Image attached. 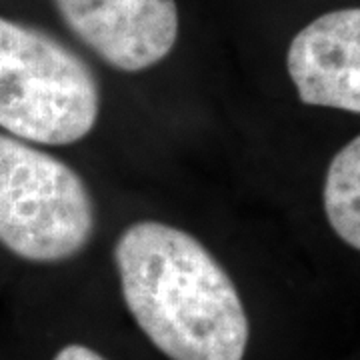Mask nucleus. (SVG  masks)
I'll use <instances>...</instances> for the list:
<instances>
[{
  "mask_svg": "<svg viewBox=\"0 0 360 360\" xmlns=\"http://www.w3.org/2000/svg\"><path fill=\"white\" fill-rule=\"evenodd\" d=\"M115 260L132 319L170 360H243L248 316L236 286L200 240L142 220L118 236Z\"/></svg>",
  "mask_w": 360,
  "mask_h": 360,
  "instance_id": "obj_1",
  "label": "nucleus"
},
{
  "mask_svg": "<svg viewBox=\"0 0 360 360\" xmlns=\"http://www.w3.org/2000/svg\"><path fill=\"white\" fill-rule=\"evenodd\" d=\"M96 77L44 30L0 16V127L18 141L72 144L94 129Z\"/></svg>",
  "mask_w": 360,
  "mask_h": 360,
  "instance_id": "obj_2",
  "label": "nucleus"
},
{
  "mask_svg": "<svg viewBox=\"0 0 360 360\" xmlns=\"http://www.w3.org/2000/svg\"><path fill=\"white\" fill-rule=\"evenodd\" d=\"M92 231L84 180L56 156L0 134V245L30 262H63Z\"/></svg>",
  "mask_w": 360,
  "mask_h": 360,
  "instance_id": "obj_3",
  "label": "nucleus"
},
{
  "mask_svg": "<svg viewBox=\"0 0 360 360\" xmlns=\"http://www.w3.org/2000/svg\"><path fill=\"white\" fill-rule=\"evenodd\" d=\"M68 30L104 63L141 72L165 60L179 39L176 0H52Z\"/></svg>",
  "mask_w": 360,
  "mask_h": 360,
  "instance_id": "obj_4",
  "label": "nucleus"
},
{
  "mask_svg": "<svg viewBox=\"0 0 360 360\" xmlns=\"http://www.w3.org/2000/svg\"><path fill=\"white\" fill-rule=\"evenodd\" d=\"M286 68L304 104L360 115V6L304 26L288 46Z\"/></svg>",
  "mask_w": 360,
  "mask_h": 360,
  "instance_id": "obj_5",
  "label": "nucleus"
},
{
  "mask_svg": "<svg viewBox=\"0 0 360 360\" xmlns=\"http://www.w3.org/2000/svg\"><path fill=\"white\" fill-rule=\"evenodd\" d=\"M322 205L336 236L360 252V134L330 160L324 176Z\"/></svg>",
  "mask_w": 360,
  "mask_h": 360,
  "instance_id": "obj_6",
  "label": "nucleus"
},
{
  "mask_svg": "<svg viewBox=\"0 0 360 360\" xmlns=\"http://www.w3.org/2000/svg\"><path fill=\"white\" fill-rule=\"evenodd\" d=\"M52 360H106L98 352H94L92 348L82 347V345H68L63 350H58V354Z\"/></svg>",
  "mask_w": 360,
  "mask_h": 360,
  "instance_id": "obj_7",
  "label": "nucleus"
}]
</instances>
